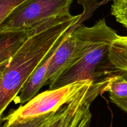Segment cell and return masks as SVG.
<instances>
[{
    "label": "cell",
    "mask_w": 127,
    "mask_h": 127,
    "mask_svg": "<svg viewBox=\"0 0 127 127\" xmlns=\"http://www.w3.org/2000/svg\"><path fill=\"white\" fill-rule=\"evenodd\" d=\"M89 42V27L79 25L68 33L50 62L45 77L49 85L83 57Z\"/></svg>",
    "instance_id": "5"
},
{
    "label": "cell",
    "mask_w": 127,
    "mask_h": 127,
    "mask_svg": "<svg viewBox=\"0 0 127 127\" xmlns=\"http://www.w3.org/2000/svg\"><path fill=\"white\" fill-rule=\"evenodd\" d=\"M109 98L112 103H114L120 109L127 113V98H120L110 95Z\"/></svg>",
    "instance_id": "13"
},
{
    "label": "cell",
    "mask_w": 127,
    "mask_h": 127,
    "mask_svg": "<svg viewBox=\"0 0 127 127\" xmlns=\"http://www.w3.org/2000/svg\"><path fill=\"white\" fill-rule=\"evenodd\" d=\"M111 14L117 22L127 29V0H112Z\"/></svg>",
    "instance_id": "10"
},
{
    "label": "cell",
    "mask_w": 127,
    "mask_h": 127,
    "mask_svg": "<svg viewBox=\"0 0 127 127\" xmlns=\"http://www.w3.org/2000/svg\"><path fill=\"white\" fill-rule=\"evenodd\" d=\"M2 123H3V118H2L0 119V127H1Z\"/></svg>",
    "instance_id": "15"
},
{
    "label": "cell",
    "mask_w": 127,
    "mask_h": 127,
    "mask_svg": "<svg viewBox=\"0 0 127 127\" xmlns=\"http://www.w3.org/2000/svg\"><path fill=\"white\" fill-rule=\"evenodd\" d=\"M26 0H0V24L11 12Z\"/></svg>",
    "instance_id": "11"
},
{
    "label": "cell",
    "mask_w": 127,
    "mask_h": 127,
    "mask_svg": "<svg viewBox=\"0 0 127 127\" xmlns=\"http://www.w3.org/2000/svg\"><path fill=\"white\" fill-rule=\"evenodd\" d=\"M40 119V115L20 122L9 123L3 119L1 127H36Z\"/></svg>",
    "instance_id": "12"
},
{
    "label": "cell",
    "mask_w": 127,
    "mask_h": 127,
    "mask_svg": "<svg viewBox=\"0 0 127 127\" xmlns=\"http://www.w3.org/2000/svg\"><path fill=\"white\" fill-rule=\"evenodd\" d=\"M87 18H88V17H85V18L81 20L79 22H78L74 26L71 27L69 30H68L65 33L63 34L60 37L59 39L55 42V44L52 47L50 51L43 58L42 62L37 66L36 69L35 70L33 73L31 75L27 82L25 83L23 88H22L18 95L16 97V98L14 100L15 103H20V104L26 103L37 95V93L40 90V89L47 83L45 80L46 74H47L50 62L52 59V57H53L55 51H57L58 47L60 46L61 44L63 42V41H64L66 36L68 34V33H69L71 31L74 30L78 26L81 25V24Z\"/></svg>",
    "instance_id": "6"
},
{
    "label": "cell",
    "mask_w": 127,
    "mask_h": 127,
    "mask_svg": "<svg viewBox=\"0 0 127 127\" xmlns=\"http://www.w3.org/2000/svg\"><path fill=\"white\" fill-rule=\"evenodd\" d=\"M37 26L23 31L0 29V64L9 61L13 57L24 42L34 32Z\"/></svg>",
    "instance_id": "7"
},
{
    "label": "cell",
    "mask_w": 127,
    "mask_h": 127,
    "mask_svg": "<svg viewBox=\"0 0 127 127\" xmlns=\"http://www.w3.org/2000/svg\"><path fill=\"white\" fill-rule=\"evenodd\" d=\"M93 81L82 80L37 95L32 100L12 111L3 119L9 123L20 122L57 110L74 98Z\"/></svg>",
    "instance_id": "4"
},
{
    "label": "cell",
    "mask_w": 127,
    "mask_h": 127,
    "mask_svg": "<svg viewBox=\"0 0 127 127\" xmlns=\"http://www.w3.org/2000/svg\"><path fill=\"white\" fill-rule=\"evenodd\" d=\"M10 60L9 61H5V62H2V63L0 64V78H1V77L2 76V75L3 74L4 72V70H6V67H7V65H8Z\"/></svg>",
    "instance_id": "14"
},
{
    "label": "cell",
    "mask_w": 127,
    "mask_h": 127,
    "mask_svg": "<svg viewBox=\"0 0 127 127\" xmlns=\"http://www.w3.org/2000/svg\"><path fill=\"white\" fill-rule=\"evenodd\" d=\"M109 77L93 82L73 99L54 112L41 115L36 127H89L92 119L91 105L103 92Z\"/></svg>",
    "instance_id": "2"
},
{
    "label": "cell",
    "mask_w": 127,
    "mask_h": 127,
    "mask_svg": "<svg viewBox=\"0 0 127 127\" xmlns=\"http://www.w3.org/2000/svg\"><path fill=\"white\" fill-rule=\"evenodd\" d=\"M73 0H26L0 24L3 31H23L48 19L69 14Z\"/></svg>",
    "instance_id": "3"
},
{
    "label": "cell",
    "mask_w": 127,
    "mask_h": 127,
    "mask_svg": "<svg viewBox=\"0 0 127 127\" xmlns=\"http://www.w3.org/2000/svg\"><path fill=\"white\" fill-rule=\"evenodd\" d=\"M109 59L115 70L127 74V36H118L109 51Z\"/></svg>",
    "instance_id": "8"
},
{
    "label": "cell",
    "mask_w": 127,
    "mask_h": 127,
    "mask_svg": "<svg viewBox=\"0 0 127 127\" xmlns=\"http://www.w3.org/2000/svg\"><path fill=\"white\" fill-rule=\"evenodd\" d=\"M119 35L109 27L104 18L89 27V42L87 51L74 65L63 72L49 85L53 90L82 80L98 82L116 73L109 59V51Z\"/></svg>",
    "instance_id": "1"
},
{
    "label": "cell",
    "mask_w": 127,
    "mask_h": 127,
    "mask_svg": "<svg viewBox=\"0 0 127 127\" xmlns=\"http://www.w3.org/2000/svg\"><path fill=\"white\" fill-rule=\"evenodd\" d=\"M105 92H109L110 95L120 98H127V74L117 72L109 77Z\"/></svg>",
    "instance_id": "9"
}]
</instances>
